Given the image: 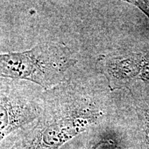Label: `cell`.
Wrapping results in <instances>:
<instances>
[{"label": "cell", "instance_id": "8992f818", "mask_svg": "<svg viewBox=\"0 0 149 149\" xmlns=\"http://www.w3.org/2000/svg\"><path fill=\"white\" fill-rule=\"evenodd\" d=\"M142 10L149 17V1H128Z\"/></svg>", "mask_w": 149, "mask_h": 149}, {"label": "cell", "instance_id": "52a82bcc", "mask_svg": "<svg viewBox=\"0 0 149 149\" xmlns=\"http://www.w3.org/2000/svg\"><path fill=\"white\" fill-rule=\"evenodd\" d=\"M108 141L103 140H93L92 141H89L88 143H87L83 148L81 149H97L102 144H107Z\"/></svg>", "mask_w": 149, "mask_h": 149}, {"label": "cell", "instance_id": "3957f363", "mask_svg": "<svg viewBox=\"0 0 149 149\" xmlns=\"http://www.w3.org/2000/svg\"><path fill=\"white\" fill-rule=\"evenodd\" d=\"M43 101L44 97L26 91L17 80L0 78V141L36 120L42 113Z\"/></svg>", "mask_w": 149, "mask_h": 149}, {"label": "cell", "instance_id": "6da1fadb", "mask_svg": "<svg viewBox=\"0 0 149 149\" xmlns=\"http://www.w3.org/2000/svg\"><path fill=\"white\" fill-rule=\"evenodd\" d=\"M53 89L44 97L42 113L34 125L12 149H59L103 117L94 102L74 88Z\"/></svg>", "mask_w": 149, "mask_h": 149}, {"label": "cell", "instance_id": "7a4b0ae2", "mask_svg": "<svg viewBox=\"0 0 149 149\" xmlns=\"http://www.w3.org/2000/svg\"><path fill=\"white\" fill-rule=\"evenodd\" d=\"M76 62L63 43H40L27 51L0 54V78L29 81L48 91L64 82Z\"/></svg>", "mask_w": 149, "mask_h": 149}, {"label": "cell", "instance_id": "5b68a950", "mask_svg": "<svg viewBox=\"0 0 149 149\" xmlns=\"http://www.w3.org/2000/svg\"><path fill=\"white\" fill-rule=\"evenodd\" d=\"M134 99L144 130L145 148L146 149H149V107L145 102L141 100H137L135 97Z\"/></svg>", "mask_w": 149, "mask_h": 149}, {"label": "cell", "instance_id": "277c9868", "mask_svg": "<svg viewBox=\"0 0 149 149\" xmlns=\"http://www.w3.org/2000/svg\"><path fill=\"white\" fill-rule=\"evenodd\" d=\"M146 61L142 53H130L101 55L96 68L107 79L111 91L129 88L137 79H141Z\"/></svg>", "mask_w": 149, "mask_h": 149}]
</instances>
